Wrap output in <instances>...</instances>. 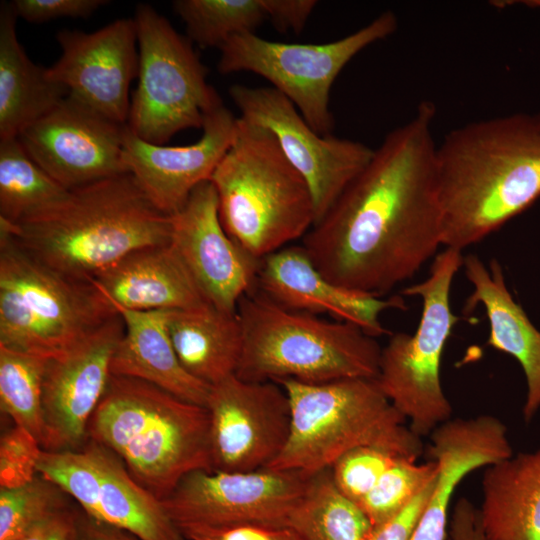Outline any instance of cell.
<instances>
[{
  "instance_id": "cell-1",
  "label": "cell",
  "mask_w": 540,
  "mask_h": 540,
  "mask_svg": "<svg viewBox=\"0 0 540 540\" xmlns=\"http://www.w3.org/2000/svg\"><path fill=\"white\" fill-rule=\"evenodd\" d=\"M435 116L434 103L421 101L304 236L308 257L333 283L381 297L442 245Z\"/></svg>"
},
{
  "instance_id": "cell-2",
  "label": "cell",
  "mask_w": 540,
  "mask_h": 540,
  "mask_svg": "<svg viewBox=\"0 0 540 540\" xmlns=\"http://www.w3.org/2000/svg\"><path fill=\"white\" fill-rule=\"evenodd\" d=\"M442 245L462 251L540 198V114L457 127L435 152Z\"/></svg>"
},
{
  "instance_id": "cell-3",
  "label": "cell",
  "mask_w": 540,
  "mask_h": 540,
  "mask_svg": "<svg viewBox=\"0 0 540 540\" xmlns=\"http://www.w3.org/2000/svg\"><path fill=\"white\" fill-rule=\"evenodd\" d=\"M0 230L31 256L90 283L130 253L170 243V215L159 210L130 173L72 190L50 207Z\"/></svg>"
},
{
  "instance_id": "cell-4",
  "label": "cell",
  "mask_w": 540,
  "mask_h": 540,
  "mask_svg": "<svg viewBox=\"0 0 540 540\" xmlns=\"http://www.w3.org/2000/svg\"><path fill=\"white\" fill-rule=\"evenodd\" d=\"M88 438L117 455L159 500L195 470H213L207 408L143 380L112 375Z\"/></svg>"
},
{
  "instance_id": "cell-5",
  "label": "cell",
  "mask_w": 540,
  "mask_h": 540,
  "mask_svg": "<svg viewBox=\"0 0 540 540\" xmlns=\"http://www.w3.org/2000/svg\"><path fill=\"white\" fill-rule=\"evenodd\" d=\"M209 181L224 229L258 260L304 237L315 224L310 188L275 136L239 116Z\"/></svg>"
},
{
  "instance_id": "cell-6",
  "label": "cell",
  "mask_w": 540,
  "mask_h": 540,
  "mask_svg": "<svg viewBox=\"0 0 540 540\" xmlns=\"http://www.w3.org/2000/svg\"><path fill=\"white\" fill-rule=\"evenodd\" d=\"M290 403L288 440L266 468L312 475L331 468L346 452L374 446L417 460L421 437L406 424L376 378H347L324 383L277 381Z\"/></svg>"
},
{
  "instance_id": "cell-7",
  "label": "cell",
  "mask_w": 540,
  "mask_h": 540,
  "mask_svg": "<svg viewBox=\"0 0 540 540\" xmlns=\"http://www.w3.org/2000/svg\"><path fill=\"white\" fill-rule=\"evenodd\" d=\"M243 347L236 375L246 381L324 383L377 378L381 347L358 326L285 308L262 292L239 302Z\"/></svg>"
},
{
  "instance_id": "cell-8",
  "label": "cell",
  "mask_w": 540,
  "mask_h": 540,
  "mask_svg": "<svg viewBox=\"0 0 540 540\" xmlns=\"http://www.w3.org/2000/svg\"><path fill=\"white\" fill-rule=\"evenodd\" d=\"M118 314L92 284L40 262L0 230V345L49 359Z\"/></svg>"
},
{
  "instance_id": "cell-9",
  "label": "cell",
  "mask_w": 540,
  "mask_h": 540,
  "mask_svg": "<svg viewBox=\"0 0 540 540\" xmlns=\"http://www.w3.org/2000/svg\"><path fill=\"white\" fill-rule=\"evenodd\" d=\"M463 257L462 251L445 248L435 256L428 277L403 290L404 295L422 301L417 330L414 334H392L381 349L376 379L421 438L450 420L453 411L441 383V360L459 320L451 311L450 289Z\"/></svg>"
},
{
  "instance_id": "cell-10",
  "label": "cell",
  "mask_w": 540,
  "mask_h": 540,
  "mask_svg": "<svg viewBox=\"0 0 540 540\" xmlns=\"http://www.w3.org/2000/svg\"><path fill=\"white\" fill-rule=\"evenodd\" d=\"M134 19L138 84L127 126L141 139L164 145L182 130L202 128L222 101L207 82V69L187 37L148 4L137 6Z\"/></svg>"
},
{
  "instance_id": "cell-11",
  "label": "cell",
  "mask_w": 540,
  "mask_h": 540,
  "mask_svg": "<svg viewBox=\"0 0 540 540\" xmlns=\"http://www.w3.org/2000/svg\"><path fill=\"white\" fill-rule=\"evenodd\" d=\"M397 26L396 15L385 11L357 31L327 43H284L255 33L238 34L219 48L217 69L222 74L246 71L265 78L313 130L331 135L329 99L334 81L354 56L392 35Z\"/></svg>"
},
{
  "instance_id": "cell-12",
  "label": "cell",
  "mask_w": 540,
  "mask_h": 540,
  "mask_svg": "<svg viewBox=\"0 0 540 540\" xmlns=\"http://www.w3.org/2000/svg\"><path fill=\"white\" fill-rule=\"evenodd\" d=\"M38 474L96 521L141 540H185L161 500L131 476L117 455L90 439L79 450H43Z\"/></svg>"
},
{
  "instance_id": "cell-13",
  "label": "cell",
  "mask_w": 540,
  "mask_h": 540,
  "mask_svg": "<svg viewBox=\"0 0 540 540\" xmlns=\"http://www.w3.org/2000/svg\"><path fill=\"white\" fill-rule=\"evenodd\" d=\"M229 95L240 118L270 131L308 184L316 221L370 161L374 149L350 139L320 135L288 98L273 87L235 84Z\"/></svg>"
},
{
  "instance_id": "cell-14",
  "label": "cell",
  "mask_w": 540,
  "mask_h": 540,
  "mask_svg": "<svg viewBox=\"0 0 540 540\" xmlns=\"http://www.w3.org/2000/svg\"><path fill=\"white\" fill-rule=\"evenodd\" d=\"M311 475L261 468L226 472L195 470L161 500L177 527L260 524L287 527Z\"/></svg>"
},
{
  "instance_id": "cell-15",
  "label": "cell",
  "mask_w": 540,
  "mask_h": 540,
  "mask_svg": "<svg viewBox=\"0 0 540 540\" xmlns=\"http://www.w3.org/2000/svg\"><path fill=\"white\" fill-rule=\"evenodd\" d=\"M205 407L213 470L266 468L288 440L290 403L277 382L246 381L233 374L210 386Z\"/></svg>"
},
{
  "instance_id": "cell-16",
  "label": "cell",
  "mask_w": 540,
  "mask_h": 540,
  "mask_svg": "<svg viewBox=\"0 0 540 540\" xmlns=\"http://www.w3.org/2000/svg\"><path fill=\"white\" fill-rule=\"evenodd\" d=\"M125 127L67 95L17 138L45 172L72 190L128 173L123 162Z\"/></svg>"
},
{
  "instance_id": "cell-17",
  "label": "cell",
  "mask_w": 540,
  "mask_h": 540,
  "mask_svg": "<svg viewBox=\"0 0 540 540\" xmlns=\"http://www.w3.org/2000/svg\"><path fill=\"white\" fill-rule=\"evenodd\" d=\"M60 58L49 78L63 85L68 96L119 124H127L129 87L138 75L135 19H118L92 33L62 30L57 36Z\"/></svg>"
},
{
  "instance_id": "cell-18",
  "label": "cell",
  "mask_w": 540,
  "mask_h": 540,
  "mask_svg": "<svg viewBox=\"0 0 540 540\" xmlns=\"http://www.w3.org/2000/svg\"><path fill=\"white\" fill-rule=\"evenodd\" d=\"M123 333L118 313L49 360L43 384V450H79L89 440V422L109 385L112 358Z\"/></svg>"
},
{
  "instance_id": "cell-19",
  "label": "cell",
  "mask_w": 540,
  "mask_h": 540,
  "mask_svg": "<svg viewBox=\"0 0 540 540\" xmlns=\"http://www.w3.org/2000/svg\"><path fill=\"white\" fill-rule=\"evenodd\" d=\"M170 221V244L207 301L220 310L237 312L240 300L257 285L261 260L224 229L212 183L198 185Z\"/></svg>"
},
{
  "instance_id": "cell-20",
  "label": "cell",
  "mask_w": 540,
  "mask_h": 540,
  "mask_svg": "<svg viewBox=\"0 0 540 540\" xmlns=\"http://www.w3.org/2000/svg\"><path fill=\"white\" fill-rule=\"evenodd\" d=\"M237 119L221 103L206 116L201 137L185 146L147 142L126 124L124 165L151 202L172 215L183 207L198 185L210 180L232 143Z\"/></svg>"
},
{
  "instance_id": "cell-21",
  "label": "cell",
  "mask_w": 540,
  "mask_h": 540,
  "mask_svg": "<svg viewBox=\"0 0 540 540\" xmlns=\"http://www.w3.org/2000/svg\"><path fill=\"white\" fill-rule=\"evenodd\" d=\"M257 285L260 292L285 308L329 314L374 338L387 332L380 322L381 313L407 309L400 295L381 299L333 283L317 270L302 246L284 247L263 258Z\"/></svg>"
},
{
  "instance_id": "cell-22",
  "label": "cell",
  "mask_w": 540,
  "mask_h": 540,
  "mask_svg": "<svg viewBox=\"0 0 540 540\" xmlns=\"http://www.w3.org/2000/svg\"><path fill=\"white\" fill-rule=\"evenodd\" d=\"M429 460L438 474L411 540H451L449 507L459 483L474 470L513 455L505 424L495 416L450 419L430 435Z\"/></svg>"
},
{
  "instance_id": "cell-23",
  "label": "cell",
  "mask_w": 540,
  "mask_h": 540,
  "mask_svg": "<svg viewBox=\"0 0 540 540\" xmlns=\"http://www.w3.org/2000/svg\"><path fill=\"white\" fill-rule=\"evenodd\" d=\"M92 283L114 307L191 310L210 304L171 244L136 250Z\"/></svg>"
},
{
  "instance_id": "cell-24",
  "label": "cell",
  "mask_w": 540,
  "mask_h": 540,
  "mask_svg": "<svg viewBox=\"0 0 540 540\" xmlns=\"http://www.w3.org/2000/svg\"><path fill=\"white\" fill-rule=\"evenodd\" d=\"M462 266L473 286L465 312L483 306L490 325L486 344L514 357L524 371L527 393L522 414L529 423L540 409V331L513 299L496 259L487 268L477 255L469 254L463 257Z\"/></svg>"
},
{
  "instance_id": "cell-25",
  "label": "cell",
  "mask_w": 540,
  "mask_h": 540,
  "mask_svg": "<svg viewBox=\"0 0 540 540\" xmlns=\"http://www.w3.org/2000/svg\"><path fill=\"white\" fill-rule=\"evenodd\" d=\"M124 333L114 352L111 373L143 380L172 395L205 406L210 386L180 364L168 332L171 310L134 311L115 307Z\"/></svg>"
},
{
  "instance_id": "cell-26",
  "label": "cell",
  "mask_w": 540,
  "mask_h": 540,
  "mask_svg": "<svg viewBox=\"0 0 540 540\" xmlns=\"http://www.w3.org/2000/svg\"><path fill=\"white\" fill-rule=\"evenodd\" d=\"M482 495L487 540H540V448L488 466Z\"/></svg>"
},
{
  "instance_id": "cell-27",
  "label": "cell",
  "mask_w": 540,
  "mask_h": 540,
  "mask_svg": "<svg viewBox=\"0 0 540 540\" xmlns=\"http://www.w3.org/2000/svg\"><path fill=\"white\" fill-rule=\"evenodd\" d=\"M11 4L0 8V140L17 138L54 109L67 89L34 64L17 39Z\"/></svg>"
},
{
  "instance_id": "cell-28",
  "label": "cell",
  "mask_w": 540,
  "mask_h": 540,
  "mask_svg": "<svg viewBox=\"0 0 540 540\" xmlns=\"http://www.w3.org/2000/svg\"><path fill=\"white\" fill-rule=\"evenodd\" d=\"M167 327L178 360L192 377L212 386L236 373L243 347L237 312L212 304L171 310Z\"/></svg>"
},
{
  "instance_id": "cell-29",
  "label": "cell",
  "mask_w": 540,
  "mask_h": 540,
  "mask_svg": "<svg viewBox=\"0 0 540 540\" xmlns=\"http://www.w3.org/2000/svg\"><path fill=\"white\" fill-rule=\"evenodd\" d=\"M287 527L302 540H367L372 524L362 509L336 487L329 468L310 476Z\"/></svg>"
},
{
  "instance_id": "cell-30",
  "label": "cell",
  "mask_w": 540,
  "mask_h": 540,
  "mask_svg": "<svg viewBox=\"0 0 540 540\" xmlns=\"http://www.w3.org/2000/svg\"><path fill=\"white\" fill-rule=\"evenodd\" d=\"M68 191L27 154L18 138L0 140V220L17 223L54 205Z\"/></svg>"
},
{
  "instance_id": "cell-31",
  "label": "cell",
  "mask_w": 540,
  "mask_h": 540,
  "mask_svg": "<svg viewBox=\"0 0 540 540\" xmlns=\"http://www.w3.org/2000/svg\"><path fill=\"white\" fill-rule=\"evenodd\" d=\"M49 358L0 345V406L14 425L45 442L43 384Z\"/></svg>"
},
{
  "instance_id": "cell-32",
  "label": "cell",
  "mask_w": 540,
  "mask_h": 540,
  "mask_svg": "<svg viewBox=\"0 0 540 540\" xmlns=\"http://www.w3.org/2000/svg\"><path fill=\"white\" fill-rule=\"evenodd\" d=\"M187 38L201 48H220L230 37L254 33L267 19L263 0H177Z\"/></svg>"
},
{
  "instance_id": "cell-33",
  "label": "cell",
  "mask_w": 540,
  "mask_h": 540,
  "mask_svg": "<svg viewBox=\"0 0 540 540\" xmlns=\"http://www.w3.org/2000/svg\"><path fill=\"white\" fill-rule=\"evenodd\" d=\"M438 474L434 460L397 457L358 506L378 525L406 507Z\"/></svg>"
},
{
  "instance_id": "cell-34",
  "label": "cell",
  "mask_w": 540,
  "mask_h": 540,
  "mask_svg": "<svg viewBox=\"0 0 540 540\" xmlns=\"http://www.w3.org/2000/svg\"><path fill=\"white\" fill-rule=\"evenodd\" d=\"M65 494L38 475L32 482L0 491V540H19L33 525L68 507Z\"/></svg>"
},
{
  "instance_id": "cell-35",
  "label": "cell",
  "mask_w": 540,
  "mask_h": 540,
  "mask_svg": "<svg viewBox=\"0 0 540 540\" xmlns=\"http://www.w3.org/2000/svg\"><path fill=\"white\" fill-rule=\"evenodd\" d=\"M397 457L379 447L354 448L331 466L332 479L340 492L358 505Z\"/></svg>"
},
{
  "instance_id": "cell-36",
  "label": "cell",
  "mask_w": 540,
  "mask_h": 540,
  "mask_svg": "<svg viewBox=\"0 0 540 540\" xmlns=\"http://www.w3.org/2000/svg\"><path fill=\"white\" fill-rule=\"evenodd\" d=\"M43 449L34 435L14 425L0 440V486L12 489L32 482Z\"/></svg>"
},
{
  "instance_id": "cell-37",
  "label": "cell",
  "mask_w": 540,
  "mask_h": 540,
  "mask_svg": "<svg viewBox=\"0 0 540 540\" xmlns=\"http://www.w3.org/2000/svg\"><path fill=\"white\" fill-rule=\"evenodd\" d=\"M187 540H302L291 528L260 524L230 526L183 525L178 527Z\"/></svg>"
},
{
  "instance_id": "cell-38",
  "label": "cell",
  "mask_w": 540,
  "mask_h": 540,
  "mask_svg": "<svg viewBox=\"0 0 540 540\" xmlns=\"http://www.w3.org/2000/svg\"><path fill=\"white\" fill-rule=\"evenodd\" d=\"M106 0H15L11 6L17 17L30 23H43L62 17L87 18Z\"/></svg>"
},
{
  "instance_id": "cell-39",
  "label": "cell",
  "mask_w": 540,
  "mask_h": 540,
  "mask_svg": "<svg viewBox=\"0 0 540 540\" xmlns=\"http://www.w3.org/2000/svg\"><path fill=\"white\" fill-rule=\"evenodd\" d=\"M436 477L401 511L372 526L367 540H411L431 495Z\"/></svg>"
},
{
  "instance_id": "cell-40",
  "label": "cell",
  "mask_w": 540,
  "mask_h": 540,
  "mask_svg": "<svg viewBox=\"0 0 540 540\" xmlns=\"http://www.w3.org/2000/svg\"><path fill=\"white\" fill-rule=\"evenodd\" d=\"M266 17L280 31L303 30L317 6L315 0H263Z\"/></svg>"
},
{
  "instance_id": "cell-41",
  "label": "cell",
  "mask_w": 540,
  "mask_h": 540,
  "mask_svg": "<svg viewBox=\"0 0 540 540\" xmlns=\"http://www.w3.org/2000/svg\"><path fill=\"white\" fill-rule=\"evenodd\" d=\"M79 513L60 509L33 525L19 540H80Z\"/></svg>"
},
{
  "instance_id": "cell-42",
  "label": "cell",
  "mask_w": 540,
  "mask_h": 540,
  "mask_svg": "<svg viewBox=\"0 0 540 540\" xmlns=\"http://www.w3.org/2000/svg\"><path fill=\"white\" fill-rule=\"evenodd\" d=\"M449 535L451 540H487L479 508L466 498H460L453 508Z\"/></svg>"
},
{
  "instance_id": "cell-43",
  "label": "cell",
  "mask_w": 540,
  "mask_h": 540,
  "mask_svg": "<svg viewBox=\"0 0 540 540\" xmlns=\"http://www.w3.org/2000/svg\"><path fill=\"white\" fill-rule=\"evenodd\" d=\"M80 540H141L137 536L87 516L84 512L78 516Z\"/></svg>"
},
{
  "instance_id": "cell-44",
  "label": "cell",
  "mask_w": 540,
  "mask_h": 540,
  "mask_svg": "<svg viewBox=\"0 0 540 540\" xmlns=\"http://www.w3.org/2000/svg\"><path fill=\"white\" fill-rule=\"evenodd\" d=\"M519 3H522L525 6L531 7V8H537L540 9V0H527V1H521Z\"/></svg>"
}]
</instances>
